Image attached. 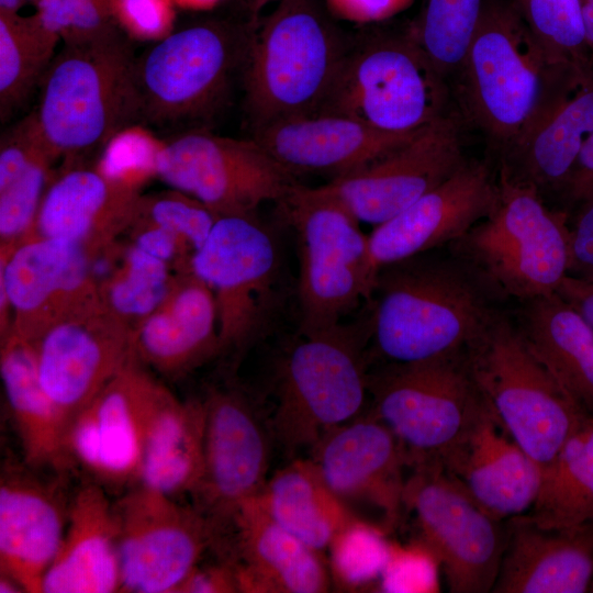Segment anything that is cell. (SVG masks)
Returning <instances> with one entry per match:
<instances>
[{
  "label": "cell",
  "instance_id": "cell-1",
  "mask_svg": "<svg viewBox=\"0 0 593 593\" xmlns=\"http://www.w3.org/2000/svg\"><path fill=\"white\" fill-rule=\"evenodd\" d=\"M369 360L414 362L465 353L502 301L448 246L379 269L370 301Z\"/></svg>",
  "mask_w": 593,
  "mask_h": 593
},
{
  "label": "cell",
  "instance_id": "cell-2",
  "mask_svg": "<svg viewBox=\"0 0 593 593\" xmlns=\"http://www.w3.org/2000/svg\"><path fill=\"white\" fill-rule=\"evenodd\" d=\"M136 58L121 26L63 43L41 81L34 110L54 160L78 164L139 122Z\"/></svg>",
  "mask_w": 593,
  "mask_h": 593
},
{
  "label": "cell",
  "instance_id": "cell-3",
  "mask_svg": "<svg viewBox=\"0 0 593 593\" xmlns=\"http://www.w3.org/2000/svg\"><path fill=\"white\" fill-rule=\"evenodd\" d=\"M331 19L323 0H271L250 15L240 74L251 132L318 112L350 45Z\"/></svg>",
  "mask_w": 593,
  "mask_h": 593
},
{
  "label": "cell",
  "instance_id": "cell-4",
  "mask_svg": "<svg viewBox=\"0 0 593 593\" xmlns=\"http://www.w3.org/2000/svg\"><path fill=\"white\" fill-rule=\"evenodd\" d=\"M577 74L586 72L549 59L511 0H486L456 76L457 96L501 157Z\"/></svg>",
  "mask_w": 593,
  "mask_h": 593
},
{
  "label": "cell",
  "instance_id": "cell-5",
  "mask_svg": "<svg viewBox=\"0 0 593 593\" xmlns=\"http://www.w3.org/2000/svg\"><path fill=\"white\" fill-rule=\"evenodd\" d=\"M370 314L300 334L276 370L269 425L287 452L311 449L326 433L365 413L369 394Z\"/></svg>",
  "mask_w": 593,
  "mask_h": 593
},
{
  "label": "cell",
  "instance_id": "cell-6",
  "mask_svg": "<svg viewBox=\"0 0 593 593\" xmlns=\"http://www.w3.org/2000/svg\"><path fill=\"white\" fill-rule=\"evenodd\" d=\"M492 211L448 248L502 301L555 293L569 268L567 215L532 187L497 177Z\"/></svg>",
  "mask_w": 593,
  "mask_h": 593
},
{
  "label": "cell",
  "instance_id": "cell-7",
  "mask_svg": "<svg viewBox=\"0 0 593 593\" xmlns=\"http://www.w3.org/2000/svg\"><path fill=\"white\" fill-rule=\"evenodd\" d=\"M470 373L508 435L545 467L588 417L501 310L465 353Z\"/></svg>",
  "mask_w": 593,
  "mask_h": 593
},
{
  "label": "cell",
  "instance_id": "cell-8",
  "mask_svg": "<svg viewBox=\"0 0 593 593\" xmlns=\"http://www.w3.org/2000/svg\"><path fill=\"white\" fill-rule=\"evenodd\" d=\"M449 100L448 80L406 27L350 44L316 114L405 134L450 113Z\"/></svg>",
  "mask_w": 593,
  "mask_h": 593
},
{
  "label": "cell",
  "instance_id": "cell-9",
  "mask_svg": "<svg viewBox=\"0 0 593 593\" xmlns=\"http://www.w3.org/2000/svg\"><path fill=\"white\" fill-rule=\"evenodd\" d=\"M292 228L299 259L300 334L336 325L370 301L369 235L322 186L295 183L278 202Z\"/></svg>",
  "mask_w": 593,
  "mask_h": 593
},
{
  "label": "cell",
  "instance_id": "cell-10",
  "mask_svg": "<svg viewBox=\"0 0 593 593\" xmlns=\"http://www.w3.org/2000/svg\"><path fill=\"white\" fill-rule=\"evenodd\" d=\"M250 22L210 19L169 33L136 58L139 122L160 127L206 122L242 70Z\"/></svg>",
  "mask_w": 593,
  "mask_h": 593
},
{
  "label": "cell",
  "instance_id": "cell-11",
  "mask_svg": "<svg viewBox=\"0 0 593 593\" xmlns=\"http://www.w3.org/2000/svg\"><path fill=\"white\" fill-rule=\"evenodd\" d=\"M465 353L369 371V411L398 438L409 467L439 463L486 403Z\"/></svg>",
  "mask_w": 593,
  "mask_h": 593
},
{
  "label": "cell",
  "instance_id": "cell-12",
  "mask_svg": "<svg viewBox=\"0 0 593 593\" xmlns=\"http://www.w3.org/2000/svg\"><path fill=\"white\" fill-rule=\"evenodd\" d=\"M211 289L220 354H242L269 328L280 306L277 243L256 215L219 217L191 260Z\"/></svg>",
  "mask_w": 593,
  "mask_h": 593
},
{
  "label": "cell",
  "instance_id": "cell-13",
  "mask_svg": "<svg viewBox=\"0 0 593 593\" xmlns=\"http://www.w3.org/2000/svg\"><path fill=\"white\" fill-rule=\"evenodd\" d=\"M403 507L418 544L441 568L451 593L492 592L507 540V519L486 512L439 463L413 467Z\"/></svg>",
  "mask_w": 593,
  "mask_h": 593
},
{
  "label": "cell",
  "instance_id": "cell-14",
  "mask_svg": "<svg viewBox=\"0 0 593 593\" xmlns=\"http://www.w3.org/2000/svg\"><path fill=\"white\" fill-rule=\"evenodd\" d=\"M154 174L217 219L256 215L261 204L278 203L298 183L253 137L220 136L205 128L183 131L158 147Z\"/></svg>",
  "mask_w": 593,
  "mask_h": 593
},
{
  "label": "cell",
  "instance_id": "cell-15",
  "mask_svg": "<svg viewBox=\"0 0 593 593\" xmlns=\"http://www.w3.org/2000/svg\"><path fill=\"white\" fill-rule=\"evenodd\" d=\"M121 592L175 593L216 545L212 523L194 506L135 484L113 502Z\"/></svg>",
  "mask_w": 593,
  "mask_h": 593
},
{
  "label": "cell",
  "instance_id": "cell-16",
  "mask_svg": "<svg viewBox=\"0 0 593 593\" xmlns=\"http://www.w3.org/2000/svg\"><path fill=\"white\" fill-rule=\"evenodd\" d=\"M164 388L132 357L70 423L71 467L102 488L137 484L147 424Z\"/></svg>",
  "mask_w": 593,
  "mask_h": 593
},
{
  "label": "cell",
  "instance_id": "cell-17",
  "mask_svg": "<svg viewBox=\"0 0 593 593\" xmlns=\"http://www.w3.org/2000/svg\"><path fill=\"white\" fill-rule=\"evenodd\" d=\"M203 404V469L191 496L221 537L237 507L266 483L273 437L269 422L239 390L213 389Z\"/></svg>",
  "mask_w": 593,
  "mask_h": 593
},
{
  "label": "cell",
  "instance_id": "cell-18",
  "mask_svg": "<svg viewBox=\"0 0 593 593\" xmlns=\"http://www.w3.org/2000/svg\"><path fill=\"white\" fill-rule=\"evenodd\" d=\"M11 329L34 344L53 326L101 304L92 256L76 243L32 237L0 255Z\"/></svg>",
  "mask_w": 593,
  "mask_h": 593
},
{
  "label": "cell",
  "instance_id": "cell-19",
  "mask_svg": "<svg viewBox=\"0 0 593 593\" xmlns=\"http://www.w3.org/2000/svg\"><path fill=\"white\" fill-rule=\"evenodd\" d=\"M467 160L459 124L448 113L367 167L322 187L360 222L377 226L446 181Z\"/></svg>",
  "mask_w": 593,
  "mask_h": 593
},
{
  "label": "cell",
  "instance_id": "cell-20",
  "mask_svg": "<svg viewBox=\"0 0 593 593\" xmlns=\"http://www.w3.org/2000/svg\"><path fill=\"white\" fill-rule=\"evenodd\" d=\"M132 340L133 329L101 303L53 326L33 344L41 384L66 433L78 413L134 357Z\"/></svg>",
  "mask_w": 593,
  "mask_h": 593
},
{
  "label": "cell",
  "instance_id": "cell-21",
  "mask_svg": "<svg viewBox=\"0 0 593 593\" xmlns=\"http://www.w3.org/2000/svg\"><path fill=\"white\" fill-rule=\"evenodd\" d=\"M497 179L485 161L467 160L450 178L369 234L373 283L380 268L446 247L494 208ZM373 292V291H372Z\"/></svg>",
  "mask_w": 593,
  "mask_h": 593
},
{
  "label": "cell",
  "instance_id": "cell-22",
  "mask_svg": "<svg viewBox=\"0 0 593 593\" xmlns=\"http://www.w3.org/2000/svg\"><path fill=\"white\" fill-rule=\"evenodd\" d=\"M38 469L7 461L0 475V574L26 593H42L63 539L70 499Z\"/></svg>",
  "mask_w": 593,
  "mask_h": 593
},
{
  "label": "cell",
  "instance_id": "cell-23",
  "mask_svg": "<svg viewBox=\"0 0 593 593\" xmlns=\"http://www.w3.org/2000/svg\"><path fill=\"white\" fill-rule=\"evenodd\" d=\"M310 451L326 484L346 504L374 506L390 525L398 519L406 458L394 434L369 410L326 433Z\"/></svg>",
  "mask_w": 593,
  "mask_h": 593
},
{
  "label": "cell",
  "instance_id": "cell-24",
  "mask_svg": "<svg viewBox=\"0 0 593 593\" xmlns=\"http://www.w3.org/2000/svg\"><path fill=\"white\" fill-rule=\"evenodd\" d=\"M141 195L137 183L100 169L63 166L45 191L29 238L76 243L93 258L132 226Z\"/></svg>",
  "mask_w": 593,
  "mask_h": 593
},
{
  "label": "cell",
  "instance_id": "cell-25",
  "mask_svg": "<svg viewBox=\"0 0 593 593\" xmlns=\"http://www.w3.org/2000/svg\"><path fill=\"white\" fill-rule=\"evenodd\" d=\"M226 536L232 537L225 541L224 557L235 566L239 592L329 591V568L321 551L277 524L255 496L237 507L221 540Z\"/></svg>",
  "mask_w": 593,
  "mask_h": 593
},
{
  "label": "cell",
  "instance_id": "cell-26",
  "mask_svg": "<svg viewBox=\"0 0 593 593\" xmlns=\"http://www.w3.org/2000/svg\"><path fill=\"white\" fill-rule=\"evenodd\" d=\"M593 132V71L567 80L525 134L500 157L499 175L556 202Z\"/></svg>",
  "mask_w": 593,
  "mask_h": 593
},
{
  "label": "cell",
  "instance_id": "cell-27",
  "mask_svg": "<svg viewBox=\"0 0 593 593\" xmlns=\"http://www.w3.org/2000/svg\"><path fill=\"white\" fill-rule=\"evenodd\" d=\"M439 465L500 519L529 511L541 477L540 466L508 435L488 402Z\"/></svg>",
  "mask_w": 593,
  "mask_h": 593
},
{
  "label": "cell",
  "instance_id": "cell-28",
  "mask_svg": "<svg viewBox=\"0 0 593 593\" xmlns=\"http://www.w3.org/2000/svg\"><path fill=\"white\" fill-rule=\"evenodd\" d=\"M416 132L389 133L347 116L316 114L268 124L253 138L291 174L333 180L367 167Z\"/></svg>",
  "mask_w": 593,
  "mask_h": 593
},
{
  "label": "cell",
  "instance_id": "cell-29",
  "mask_svg": "<svg viewBox=\"0 0 593 593\" xmlns=\"http://www.w3.org/2000/svg\"><path fill=\"white\" fill-rule=\"evenodd\" d=\"M132 351L170 379L220 355L214 296L192 270L174 273L164 301L133 331Z\"/></svg>",
  "mask_w": 593,
  "mask_h": 593
},
{
  "label": "cell",
  "instance_id": "cell-30",
  "mask_svg": "<svg viewBox=\"0 0 593 593\" xmlns=\"http://www.w3.org/2000/svg\"><path fill=\"white\" fill-rule=\"evenodd\" d=\"M593 583V521L544 528L524 514L507 519L493 593H584Z\"/></svg>",
  "mask_w": 593,
  "mask_h": 593
},
{
  "label": "cell",
  "instance_id": "cell-31",
  "mask_svg": "<svg viewBox=\"0 0 593 593\" xmlns=\"http://www.w3.org/2000/svg\"><path fill=\"white\" fill-rule=\"evenodd\" d=\"M113 592H121L113 502L90 481L70 499L66 529L42 593Z\"/></svg>",
  "mask_w": 593,
  "mask_h": 593
},
{
  "label": "cell",
  "instance_id": "cell-32",
  "mask_svg": "<svg viewBox=\"0 0 593 593\" xmlns=\"http://www.w3.org/2000/svg\"><path fill=\"white\" fill-rule=\"evenodd\" d=\"M511 313L569 399L593 418V327L557 292L518 301Z\"/></svg>",
  "mask_w": 593,
  "mask_h": 593
},
{
  "label": "cell",
  "instance_id": "cell-33",
  "mask_svg": "<svg viewBox=\"0 0 593 593\" xmlns=\"http://www.w3.org/2000/svg\"><path fill=\"white\" fill-rule=\"evenodd\" d=\"M0 373L24 462L38 470L69 469L66 426L41 384L33 344L13 332L1 338Z\"/></svg>",
  "mask_w": 593,
  "mask_h": 593
},
{
  "label": "cell",
  "instance_id": "cell-34",
  "mask_svg": "<svg viewBox=\"0 0 593 593\" xmlns=\"http://www.w3.org/2000/svg\"><path fill=\"white\" fill-rule=\"evenodd\" d=\"M204 423L203 401H181L165 387L147 424L137 484L191 495L202 475Z\"/></svg>",
  "mask_w": 593,
  "mask_h": 593
},
{
  "label": "cell",
  "instance_id": "cell-35",
  "mask_svg": "<svg viewBox=\"0 0 593 593\" xmlns=\"http://www.w3.org/2000/svg\"><path fill=\"white\" fill-rule=\"evenodd\" d=\"M254 496L277 524L320 551L357 517L310 458L293 459L277 470Z\"/></svg>",
  "mask_w": 593,
  "mask_h": 593
},
{
  "label": "cell",
  "instance_id": "cell-36",
  "mask_svg": "<svg viewBox=\"0 0 593 593\" xmlns=\"http://www.w3.org/2000/svg\"><path fill=\"white\" fill-rule=\"evenodd\" d=\"M524 515L544 528L593 521V418H588L541 468L536 499Z\"/></svg>",
  "mask_w": 593,
  "mask_h": 593
},
{
  "label": "cell",
  "instance_id": "cell-37",
  "mask_svg": "<svg viewBox=\"0 0 593 593\" xmlns=\"http://www.w3.org/2000/svg\"><path fill=\"white\" fill-rule=\"evenodd\" d=\"M58 38L34 14L0 9V119L7 122L29 99L54 58Z\"/></svg>",
  "mask_w": 593,
  "mask_h": 593
},
{
  "label": "cell",
  "instance_id": "cell-38",
  "mask_svg": "<svg viewBox=\"0 0 593 593\" xmlns=\"http://www.w3.org/2000/svg\"><path fill=\"white\" fill-rule=\"evenodd\" d=\"M172 276L166 261L132 244L99 284L101 303L134 331L164 301Z\"/></svg>",
  "mask_w": 593,
  "mask_h": 593
},
{
  "label": "cell",
  "instance_id": "cell-39",
  "mask_svg": "<svg viewBox=\"0 0 593 593\" xmlns=\"http://www.w3.org/2000/svg\"><path fill=\"white\" fill-rule=\"evenodd\" d=\"M486 0H424L407 27L436 69L456 78L479 26Z\"/></svg>",
  "mask_w": 593,
  "mask_h": 593
},
{
  "label": "cell",
  "instance_id": "cell-40",
  "mask_svg": "<svg viewBox=\"0 0 593 593\" xmlns=\"http://www.w3.org/2000/svg\"><path fill=\"white\" fill-rule=\"evenodd\" d=\"M549 59L593 71L581 0H511Z\"/></svg>",
  "mask_w": 593,
  "mask_h": 593
},
{
  "label": "cell",
  "instance_id": "cell-41",
  "mask_svg": "<svg viewBox=\"0 0 593 593\" xmlns=\"http://www.w3.org/2000/svg\"><path fill=\"white\" fill-rule=\"evenodd\" d=\"M327 549L332 583L340 591L357 592L379 582L391 545L378 527L356 517Z\"/></svg>",
  "mask_w": 593,
  "mask_h": 593
},
{
  "label": "cell",
  "instance_id": "cell-42",
  "mask_svg": "<svg viewBox=\"0 0 593 593\" xmlns=\"http://www.w3.org/2000/svg\"><path fill=\"white\" fill-rule=\"evenodd\" d=\"M53 163L44 156L0 189V255H9L31 236L42 199L55 176Z\"/></svg>",
  "mask_w": 593,
  "mask_h": 593
},
{
  "label": "cell",
  "instance_id": "cell-43",
  "mask_svg": "<svg viewBox=\"0 0 593 593\" xmlns=\"http://www.w3.org/2000/svg\"><path fill=\"white\" fill-rule=\"evenodd\" d=\"M216 220L202 202L172 189L141 195L132 226L154 225L165 228L178 236L194 254L208 239Z\"/></svg>",
  "mask_w": 593,
  "mask_h": 593
},
{
  "label": "cell",
  "instance_id": "cell-44",
  "mask_svg": "<svg viewBox=\"0 0 593 593\" xmlns=\"http://www.w3.org/2000/svg\"><path fill=\"white\" fill-rule=\"evenodd\" d=\"M34 15L63 43L120 26L113 13V0H38Z\"/></svg>",
  "mask_w": 593,
  "mask_h": 593
},
{
  "label": "cell",
  "instance_id": "cell-45",
  "mask_svg": "<svg viewBox=\"0 0 593 593\" xmlns=\"http://www.w3.org/2000/svg\"><path fill=\"white\" fill-rule=\"evenodd\" d=\"M44 156L54 160L41 133L35 111H32L1 135L0 189Z\"/></svg>",
  "mask_w": 593,
  "mask_h": 593
},
{
  "label": "cell",
  "instance_id": "cell-46",
  "mask_svg": "<svg viewBox=\"0 0 593 593\" xmlns=\"http://www.w3.org/2000/svg\"><path fill=\"white\" fill-rule=\"evenodd\" d=\"M436 561L419 544L411 549L391 546L379 580L383 592H428L435 585Z\"/></svg>",
  "mask_w": 593,
  "mask_h": 593
},
{
  "label": "cell",
  "instance_id": "cell-47",
  "mask_svg": "<svg viewBox=\"0 0 593 593\" xmlns=\"http://www.w3.org/2000/svg\"><path fill=\"white\" fill-rule=\"evenodd\" d=\"M174 0H113L119 25L138 38H163L171 33Z\"/></svg>",
  "mask_w": 593,
  "mask_h": 593
},
{
  "label": "cell",
  "instance_id": "cell-48",
  "mask_svg": "<svg viewBox=\"0 0 593 593\" xmlns=\"http://www.w3.org/2000/svg\"><path fill=\"white\" fill-rule=\"evenodd\" d=\"M570 230L568 276L593 281V199L568 220Z\"/></svg>",
  "mask_w": 593,
  "mask_h": 593
},
{
  "label": "cell",
  "instance_id": "cell-49",
  "mask_svg": "<svg viewBox=\"0 0 593 593\" xmlns=\"http://www.w3.org/2000/svg\"><path fill=\"white\" fill-rule=\"evenodd\" d=\"M415 0H323L328 14L356 24L384 22L407 10Z\"/></svg>",
  "mask_w": 593,
  "mask_h": 593
},
{
  "label": "cell",
  "instance_id": "cell-50",
  "mask_svg": "<svg viewBox=\"0 0 593 593\" xmlns=\"http://www.w3.org/2000/svg\"><path fill=\"white\" fill-rule=\"evenodd\" d=\"M593 191V132L583 144L555 209L569 217L591 198Z\"/></svg>",
  "mask_w": 593,
  "mask_h": 593
},
{
  "label": "cell",
  "instance_id": "cell-51",
  "mask_svg": "<svg viewBox=\"0 0 593 593\" xmlns=\"http://www.w3.org/2000/svg\"><path fill=\"white\" fill-rule=\"evenodd\" d=\"M239 585L234 563L228 558L214 564H197L175 593H236Z\"/></svg>",
  "mask_w": 593,
  "mask_h": 593
},
{
  "label": "cell",
  "instance_id": "cell-52",
  "mask_svg": "<svg viewBox=\"0 0 593 593\" xmlns=\"http://www.w3.org/2000/svg\"><path fill=\"white\" fill-rule=\"evenodd\" d=\"M556 292L593 327V281L567 275Z\"/></svg>",
  "mask_w": 593,
  "mask_h": 593
},
{
  "label": "cell",
  "instance_id": "cell-53",
  "mask_svg": "<svg viewBox=\"0 0 593 593\" xmlns=\"http://www.w3.org/2000/svg\"><path fill=\"white\" fill-rule=\"evenodd\" d=\"M585 38L593 63V0H581Z\"/></svg>",
  "mask_w": 593,
  "mask_h": 593
},
{
  "label": "cell",
  "instance_id": "cell-54",
  "mask_svg": "<svg viewBox=\"0 0 593 593\" xmlns=\"http://www.w3.org/2000/svg\"><path fill=\"white\" fill-rule=\"evenodd\" d=\"M221 0H174L175 3L180 4L181 7L195 9V10H208L215 7Z\"/></svg>",
  "mask_w": 593,
  "mask_h": 593
},
{
  "label": "cell",
  "instance_id": "cell-55",
  "mask_svg": "<svg viewBox=\"0 0 593 593\" xmlns=\"http://www.w3.org/2000/svg\"><path fill=\"white\" fill-rule=\"evenodd\" d=\"M24 592L21 585L8 575L0 574V593Z\"/></svg>",
  "mask_w": 593,
  "mask_h": 593
},
{
  "label": "cell",
  "instance_id": "cell-56",
  "mask_svg": "<svg viewBox=\"0 0 593 593\" xmlns=\"http://www.w3.org/2000/svg\"><path fill=\"white\" fill-rule=\"evenodd\" d=\"M25 1L26 0H0V9L11 12H19L20 8ZM34 1L37 2L38 0Z\"/></svg>",
  "mask_w": 593,
  "mask_h": 593
},
{
  "label": "cell",
  "instance_id": "cell-57",
  "mask_svg": "<svg viewBox=\"0 0 593 593\" xmlns=\"http://www.w3.org/2000/svg\"><path fill=\"white\" fill-rule=\"evenodd\" d=\"M244 1L249 10V15H253L271 0H244Z\"/></svg>",
  "mask_w": 593,
  "mask_h": 593
},
{
  "label": "cell",
  "instance_id": "cell-58",
  "mask_svg": "<svg viewBox=\"0 0 593 593\" xmlns=\"http://www.w3.org/2000/svg\"><path fill=\"white\" fill-rule=\"evenodd\" d=\"M590 592H593V583H592V586H591V590H590Z\"/></svg>",
  "mask_w": 593,
  "mask_h": 593
}]
</instances>
